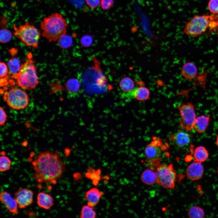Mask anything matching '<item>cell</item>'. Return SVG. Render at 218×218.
I'll return each instance as SVG.
<instances>
[{"label":"cell","mask_w":218,"mask_h":218,"mask_svg":"<svg viewBox=\"0 0 218 218\" xmlns=\"http://www.w3.org/2000/svg\"><path fill=\"white\" fill-rule=\"evenodd\" d=\"M104 194L103 192L97 188L90 189L85 194V198L87 201V205L92 207L95 206Z\"/></svg>","instance_id":"15"},{"label":"cell","mask_w":218,"mask_h":218,"mask_svg":"<svg viewBox=\"0 0 218 218\" xmlns=\"http://www.w3.org/2000/svg\"><path fill=\"white\" fill-rule=\"evenodd\" d=\"M7 64L9 73L12 78L14 79L21 68L20 61L16 57H12L9 60Z\"/></svg>","instance_id":"21"},{"label":"cell","mask_w":218,"mask_h":218,"mask_svg":"<svg viewBox=\"0 0 218 218\" xmlns=\"http://www.w3.org/2000/svg\"><path fill=\"white\" fill-rule=\"evenodd\" d=\"M157 182L160 185L166 189L174 188L177 178V173L172 164H160L155 170Z\"/></svg>","instance_id":"7"},{"label":"cell","mask_w":218,"mask_h":218,"mask_svg":"<svg viewBox=\"0 0 218 218\" xmlns=\"http://www.w3.org/2000/svg\"><path fill=\"white\" fill-rule=\"evenodd\" d=\"M188 215L190 218H202L204 216V212L201 207L194 206L189 209Z\"/></svg>","instance_id":"25"},{"label":"cell","mask_w":218,"mask_h":218,"mask_svg":"<svg viewBox=\"0 0 218 218\" xmlns=\"http://www.w3.org/2000/svg\"><path fill=\"white\" fill-rule=\"evenodd\" d=\"M186 172L188 178L192 180H197L202 177L204 168L201 163L195 161L188 166Z\"/></svg>","instance_id":"12"},{"label":"cell","mask_w":218,"mask_h":218,"mask_svg":"<svg viewBox=\"0 0 218 218\" xmlns=\"http://www.w3.org/2000/svg\"><path fill=\"white\" fill-rule=\"evenodd\" d=\"M12 37L11 31L7 28H2L0 31V41L3 43H6L11 39Z\"/></svg>","instance_id":"28"},{"label":"cell","mask_w":218,"mask_h":218,"mask_svg":"<svg viewBox=\"0 0 218 218\" xmlns=\"http://www.w3.org/2000/svg\"><path fill=\"white\" fill-rule=\"evenodd\" d=\"M96 216V213L93 207L88 205L83 206L82 208L80 218H94Z\"/></svg>","instance_id":"24"},{"label":"cell","mask_w":218,"mask_h":218,"mask_svg":"<svg viewBox=\"0 0 218 218\" xmlns=\"http://www.w3.org/2000/svg\"><path fill=\"white\" fill-rule=\"evenodd\" d=\"M85 2L90 8L94 9L100 5L101 0H85Z\"/></svg>","instance_id":"34"},{"label":"cell","mask_w":218,"mask_h":218,"mask_svg":"<svg viewBox=\"0 0 218 218\" xmlns=\"http://www.w3.org/2000/svg\"><path fill=\"white\" fill-rule=\"evenodd\" d=\"M217 174H218V169H217Z\"/></svg>","instance_id":"36"},{"label":"cell","mask_w":218,"mask_h":218,"mask_svg":"<svg viewBox=\"0 0 218 218\" xmlns=\"http://www.w3.org/2000/svg\"><path fill=\"white\" fill-rule=\"evenodd\" d=\"M34 177L38 183L55 184L65 170V163L56 153L46 151L40 153L32 163Z\"/></svg>","instance_id":"1"},{"label":"cell","mask_w":218,"mask_h":218,"mask_svg":"<svg viewBox=\"0 0 218 218\" xmlns=\"http://www.w3.org/2000/svg\"><path fill=\"white\" fill-rule=\"evenodd\" d=\"M68 24L66 19L59 13H54L45 18L40 24L42 35L49 42L58 41L66 34Z\"/></svg>","instance_id":"2"},{"label":"cell","mask_w":218,"mask_h":218,"mask_svg":"<svg viewBox=\"0 0 218 218\" xmlns=\"http://www.w3.org/2000/svg\"><path fill=\"white\" fill-rule=\"evenodd\" d=\"M59 46L62 48H67L70 47L72 44L71 37L66 34L61 36L58 40Z\"/></svg>","instance_id":"26"},{"label":"cell","mask_w":218,"mask_h":218,"mask_svg":"<svg viewBox=\"0 0 218 218\" xmlns=\"http://www.w3.org/2000/svg\"><path fill=\"white\" fill-rule=\"evenodd\" d=\"M216 143L218 147V135H217L216 140Z\"/></svg>","instance_id":"35"},{"label":"cell","mask_w":218,"mask_h":218,"mask_svg":"<svg viewBox=\"0 0 218 218\" xmlns=\"http://www.w3.org/2000/svg\"><path fill=\"white\" fill-rule=\"evenodd\" d=\"M3 99L10 107L17 110L25 108L29 103L28 95L25 91L18 88H12L5 92Z\"/></svg>","instance_id":"6"},{"label":"cell","mask_w":218,"mask_h":218,"mask_svg":"<svg viewBox=\"0 0 218 218\" xmlns=\"http://www.w3.org/2000/svg\"><path fill=\"white\" fill-rule=\"evenodd\" d=\"M33 192L27 188L18 190L14 194L18 207L23 208L31 205L33 202Z\"/></svg>","instance_id":"10"},{"label":"cell","mask_w":218,"mask_h":218,"mask_svg":"<svg viewBox=\"0 0 218 218\" xmlns=\"http://www.w3.org/2000/svg\"><path fill=\"white\" fill-rule=\"evenodd\" d=\"M208 8L211 12L218 13V0H210L208 4Z\"/></svg>","instance_id":"29"},{"label":"cell","mask_w":218,"mask_h":218,"mask_svg":"<svg viewBox=\"0 0 218 218\" xmlns=\"http://www.w3.org/2000/svg\"><path fill=\"white\" fill-rule=\"evenodd\" d=\"M0 200L10 212L14 215L18 213L17 203L9 193L6 191L2 192L0 195Z\"/></svg>","instance_id":"13"},{"label":"cell","mask_w":218,"mask_h":218,"mask_svg":"<svg viewBox=\"0 0 218 218\" xmlns=\"http://www.w3.org/2000/svg\"><path fill=\"white\" fill-rule=\"evenodd\" d=\"M92 42V37L89 35H85L81 38L80 40L81 44L84 46H90Z\"/></svg>","instance_id":"31"},{"label":"cell","mask_w":218,"mask_h":218,"mask_svg":"<svg viewBox=\"0 0 218 218\" xmlns=\"http://www.w3.org/2000/svg\"><path fill=\"white\" fill-rule=\"evenodd\" d=\"M11 161L7 157L2 155L0 157V170L4 172L8 170L10 167Z\"/></svg>","instance_id":"27"},{"label":"cell","mask_w":218,"mask_h":218,"mask_svg":"<svg viewBox=\"0 0 218 218\" xmlns=\"http://www.w3.org/2000/svg\"><path fill=\"white\" fill-rule=\"evenodd\" d=\"M119 86L122 92V96L124 97L135 88L134 81L128 77L122 78L119 82Z\"/></svg>","instance_id":"18"},{"label":"cell","mask_w":218,"mask_h":218,"mask_svg":"<svg viewBox=\"0 0 218 218\" xmlns=\"http://www.w3.org/2000/svg\"><path fill=\"white\" fill-rule=\"evenodd\" d=\"M214 19L213 17L208 15L194 16L186 24L184 32L186 34L197 37L206 32L208 28L213 27Z\"/></svg>","instance_id":"5"},{"label":"cell","mask_w":218,"mask_h":218,"mask_svg":"<svg viewBox=\"0 0 218 218\" xmlns=\"http://www.w3.org/2000/svg\"><path fill=\"white\" fill-rule=\"evenodd\" d=\"M150 91L143 86L135 87L124 97L134 98L140 101H144L150 99Z\"/></svg>","instance_id":"14"},{"label":"cell","mask_w":218,"mask_h":218,"mask_svg":"<svg viewBox=\"0 0 218 218\" xmlns=\"http://www.w3.org/2000/svg\"><path fill=\"white\" fill-rule=\"evenodd\" d=\"M181 72L183 77L188 79L194 78L197 73V69L195 65L191 62L185 63L181 69Z\"/></svg>","instance_id":"19"},{"label":"cell","mask_w":218,"mask_h":218,"mask_svg":"<svg viewBox=\"0 0 218 218\" xmlns=\"http://www.w3.org/2000/svg\"><path fill=\"white\" fill-rule=\"evenodd\" d=\"M194 106L190 102L177 106L181 117L180 125L183 129L190 131L193 128L196 118Z\"/></svg>","instance_id":"8"},{"label":"cell","mask_w":218,"mask_h":218,"mask_svg":"<svg viewBox=\"0 0 218 218\" xmlns=\"http://www.w3.org/2000/svg\"><path fill=\"white\" fill-rule=\"evenodd\" d=\"M168 138L171 143L180 147L188 145L191 140V135L183 131H179L170 135Z\"/></svg>","instance_id":"11"},{"label":"cell","mask_w":218,"mask_h":218,"mask_svg":"<svg viewBox=\"0 0 218 218\" xmlns=\"http://www.w3.org/2000/svg\"><path fill=\"white\" fill-rule=\"evenodd\" d=\"M13 29L14 35L26 46L38 48L40 33L34 25L26 22L18 26L14 25Z\"/></svg>","instance_id":"4"},{"label":"cell","mask_w":218,"mask_h":218,"mask_svg":"<svg viewBox=\"0 0 218 218\" xmlns=\"http://www.w3.org/2000/svg\"><path fill=\"white\" fill-rule=\"evenodd\" d=\"M9 74V70L8 67L3 62L0 63V76L3 78Z\"/></svg>","instance_id":"32"},{"label":"cell","mask_w":218,"mask_h":218,"mask_svg":"<svg viewBox=\"0 0 218 218\" xmlns=\"http://www.w3.org/2000/svg\"><path fill=\"white\" fill-rule=\"evenodd\" d=\"M162 143L160 139H155L146 147L144 153L149 161L155 160L160 159L161 155V147Z\"/></svg>","instance_id":"9"},{"label":"cell","mask_w":218,"mask_h":218,"mask_svg":"<svg viewBox=\"0 0 218 218\" xmlns=\"http://www.w3.org/2000/svg\"><path fill=\"white\" fill-rule=\"evenodd\" d=\"M140 179L144 184L151 185L157 182V175L156 171L150 169L144 170L142 173Z\"/></svg>","instance_id":"20"},{"label":"cell","mask_w":218,"mask_h":218,"mask_svg":"<svg viewBox=\"0 0 218 218\" xmlns=\"http://www.w3.org/2000/svg\"><path fill=\"white\" fill-rule=\"evenodd\" d=\"M114 3V0H101L100 5L104 10L110 9Z\"/></svg>","instance_id":"30"},{"label":"cell","mask_w":218,"mask_h":218,"mask_svg":"<svg viewBox=\"0 0 218 218\" xmlns=\"http://www.w3.org/2000/svg\"><path fill=\"white\" fill-rule=\"evenodd\" d=\"M66 88L68 92L76 96L78 94L80 90V83L77 79L71 78L67 81L66 83Z\"/></svg>","instance_id":"23"},{"label":"cell","mask_w":218,"mask_h":218,"mask_svg":"<svg viewBox=\"0 0 218 218\" xmlns=\"http://www.w3.org/2000/svg\"><path fill=\"white\" fill-rule=\"evenodd\" d=\"M210 119L209 115H203L197 117L193 128L199 133H203L208 126Z\"/></svg>","instance_id":"16"},{"label":"cell","mask_w":218,"mask_h":218,"mask_svg":"<svg viewBox=\"0 0 218 218\" xmlns=\"http://www.w3.org/2000/svg\"><path fill=\"white\" fill-rule=\"evenodd\" d=\"M209 156L208 150L202 146L197 147L194 151L193 157L195 161L200 163L203 162L207 159Z\"/></svg>","instance_id":"22"},{"label":"cell","mask_w":218,"mask_h":218,"mask_svg":"<svg viewBox=\"0 0 218 218\" xmlns=\"http://www.w3.org/2000/svg\"><path fill=\"white\" fill-rule=\"evenodd\" d=\"M27 60L21 66L14 79L18 87L27 90L34 89L38 83L36 68L32 54L27 55Z\"/></svg>","instance_id":"3"},{"label":"cell","mask_w":218,"mask_h":218,"mask_svg":"<svg viewBox=\"0 0 218 218\" xmlns=\"http://www.w3.org/2000/svg\"><path fill=\"white\" fill-rule=\"evenodd\" d=\"M0 125L1 126H4L7 121V116L3 107H0Z\"/></svg>","instance_id":"33"},{"label":"cell","mask_w":218,"mask_h":218,"mask_svg":"<svg viewBox=\"0 0 218 218\" xmlns=\"http://www.w3.org/2000/svg\"><path fill=\"white\" fill-rule=\"evenodd\" d=\"M37 204L41 208L48 209L53 204V200L49 195L43 192L39 193L37 196Z\"/></svg>","instance_id":"17"}]
</instances>
